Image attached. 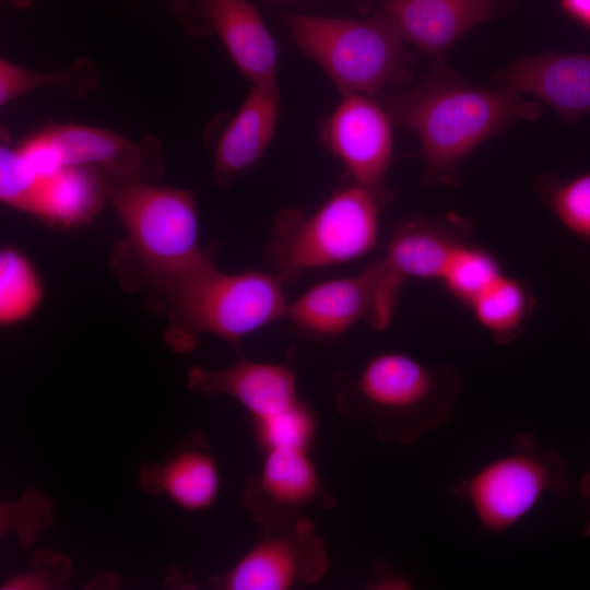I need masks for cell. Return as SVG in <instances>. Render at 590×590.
<instances>
[{"label": "cell", "instance_id": "6da1fadb", "mask_svg": "<svg viewBox=\"0 0 590 590\" xmlns=\"http://www.w3.org/2000/svg\"><path fill=\"white\" fill-rule=\"evenodd\" d=\"M381 98L393 126L416 134L426 185L457 187L460 165L480 144L540 115L539 105L523 101L517 88L477 86L444 60L434 61L415 86L382 93Z\"/></svg>", "mask_w": 590, "mask_h": 590}, {"label": "cell", "instance_id": "7a4b0ae2", "mask_svg": "<svg viewBox=\"0 0 590 590\" xmlns=\"http://www.w3.org/2000/svg\"><path fill=\"white\" fill-rule=\"evenodd\" d=\"M461 389L462 378L452 367L387 351L356 371H339L333 403L344 418L370 427L382 444L408 446L450 421Z\"/></svg>", "mask_w": 590, "mask_h": 590}, {"label": "cell", "instance_id": "3957f363", "mask_svg": "<svg viewBox=\"0 0 590 590\" xmlns=\"http://www.w3.org/2000/svg\"><path fill=\"white\" fill-rule=\"evenodd\" d=\"M286 281L276 271L223 272L211 251L156 293L167 311L164 341L170 350L186 353L209 333L239 351L245 338L285 318Z\"/></svg>", "mask_w": 590, "mask_h": 590}, {"label": "cell", "instance_id": "277c9868", "mask_svg": "<svg viewBox=\"0 0 590 590\" xmlns=\"http://www.w3.org/2000/svg\"><path fill=\"white\" fill-rule=\"evenodd\" d=\"M106 192L126 232V253L155 293L211 252L199 245L192 191L107 177Z\"/></svg>", "mask_w": 590, "mask_h": 590}, {"label": "cell", "instance_id": "5b68a950", "mask_svg": "<svg viewBox=\"0 0 590 590\" xmlns=\"http://www.w3.org/2000/svg\"><path fill=\"white\" fill-rule=\"evenodd\" d=\"M385 202L353 181L337 189L310 214L293 208L280 211L267 248L273 271L290 280L302 271L365 257L378 243Z\"/></svg>", "mask_w": 590, "mask_h": 590}, {"label": "cell", "instance_id": "8992f818", "mask_svg": "<svg viewBox=\"0 0 590 590\" xmlns=\"http://www.w3.org/2000/svg\"><path fill=\"white\" fill-rule=\"evenodd\" d=\"M299 50L316 62L341 94L375 97L408 82L405 40L384 14L366 20L287 15Z\"/></svg>", "mask_w": 590, "mask_h": 590}, {"label": "cell", "instance_id": "52a82bcc", "mask_svg": "<svg viewBox=\"0 0 590 590\" xmlns=\"http://www.w3.org/2000/svg\"><path fill=\"white\" fill-rule=\"evenodd\" d=\"M570 491L564 458L543 448L530 430L514 436L510 451L460 475L449 487L452 497L469 505L482 529L494 534L514 528L544 498L564 499Z\"/></svg>", "mask_w": 590, "mask_h": 590}, {"label": "cell", "instance_id": "ba28073f", "mask_svg": "<svg viewBox=\"0 0 590 590\" xmlns=\"http://www.w3.org/2000/svg\"><path fill=\"white\" fill-rule=\"evenodd\" d=\"M405 280L382 259L351 276L319 282L288 302L285 318L315 339H334L359 321L377 331L392 321Z\"/></svg>", "mask_w": 590, "mask_h": 590}, {"label": "cell", "instance_id": "9c48e42d", "mask_svg": "<svg viewBox=\"0 0 590 590\" xmlns=\"http://www.w3.org/2000/svg\"><path fill=\"white\" fill-rule=\"evenodd\" d=\"M324 541L302 516L266 535L212 586L224 590H290L319 582L329 569Z\"/></svg>", "mask_w": 590, "mask_h": 590}, {"label": "cell", "instance_id": "30bf717a", "mask_svg": "<svg viewBox=\"0 0 590 590\" xmlns=\"http://www.w3.org/2000/svg\"><path fill=\"white\" fill-rule=\"evenodd\" d=\"M392 126L375 97L345 93L321 130L323 143L353 181L386 202L391 199L386 184L393 150Z\"/></svg>", "mask_w": 590, "mask_h": 590}, {"label": "cell", "instance_id": "8fae6325", "mask_svg": "<svg viewBox=\"0 0 590 590\" xmlns=\"http://www.w3.org/2000/svg\"><path fill=\"white\" fill-rule=\"evenodd\" d=\"M324 488L310 450L275 448L263 452L260 471L243 491V504L266 532L303 516Z\"/></svg>", "mask_w": 590, "mask_h": 590}, {"label": "cell", "instance_id": "7c38bea8", "mask_svg": "<svg viewBox=\"0 0 590 590\" xmlns=\"http://www.w3.org/2000/svg\"><path fill=\"white\" fill-rule=\"evenodd\" d=\"M44 132L64 166L93 168L118 181H145L164 172L160 142L146 137L137 142L119 132L79 123H52Z\"/></svg>", "mask_w": 590, "mask_h": 590}, {"label": "cell", "instance_id": "4fadbf2b", "mask_svg": "<svg viewBox=\"0 0 590 590\" xmlns=\"http://www.w3.org/2000/svg\"><path fill=\"white\" fill-rule=\"evenodd\" d=\"M405 42L434 61L476 25L499 13L497 0H374Z\"/></svg>", "mask_w": 590, "mask_h": 590}, {"label": "cell", "instance_id": "5bb4252c", "mask_svg": "<svg viewBox=\"0 0 590 590\" xmlns=\"http://www.w3.org/2000/svg\"><path fill=\"white\" fill-rule=\"evenodd\" d=\"M497 79L546 103L569 125L590 111V54L542 51L516 59Z\"/></svg>", "mask_w": 590, "mask_h": 590}, {"label": "cell", "instance_id": "9a60e30c", "mask_svg": "<svg viewBox=\"0 0 590 590\" xmlns=\"http://www.w3.org/2000/svg\"><path fill=\"white\" fill-rule=\"evenodd\" d=\"M187 385L190 390L205 397H232L251 420L282 411L302 399L296 374L291 366L245 357L222 369L196 366L189 371Z\"/></svg>", "mask_w": 590, "mask_h": 590}, {"label": "cell", "instance_id": "2e32d148", "mask_svg": "<svg viewBox=\"0 0 590 590\" xmlns=\"http://www.w3.org/2000/svg\"><path fill=\"white\" fill-rule=\"evenodd\" d=\"M279 106L276 79L252 84L215 145L212 175L217 187L229 188L261 161L274 135Z\"/></svg>", "mask_w": 590, "mask_h": 590}, {"label": "cell", "instance_id": "e0dca14e", "mask_svg": "<svg viewBox=\"0 0 590 590\" xmlns=\"http://www.w3.org/2000/svg\"><path fill=\"white\" fill-rule=\"evenodd\" d=\"M471 235V223L455 213L410 217L394 227L382 258L405 281L438 282L455 250Z\"/></svg>", "mask_w": 590, "mask_h": 590}, {"label": "cell", "instance_id": "ac0fdd59", "mask_svg": "<svg viewBox=\"0 0 590 590\" xmlns=\"http://www.w3.org/2000/svg\"><path fill=\"white\" fill-rule=\"evenodd\" d=\"M205 21L239 71L252 83L276 79L278 46L247 0H199Z\"/></svg>", "mask_w": 590, "mask_h": 590}, {"label": "cell", "instance_id": "d6986e66", "mask_svg": "<svg viewBox=\"0 0 590 590\" xmlns=\"http://www.w3.org/2000/svg\"><path fill=\"white\" fill-rule=\"evenodd\" d=\"M459 303L497 344L521 335L536 304L530 285L506 273L500 263L485 271Z\"/></svg>", "mask_w": 590, "mask_h": 590}, {"label": "cell", "instance_id": "ffe728a7", "mask_svg": "<svg viewBox=\"0 0 590 590\" xmlns=\"http://www.w3.org/2000/svg\"><path fill=\"white\" fill-rule=\"evenodd\" d=\"M106 179L90 167L64 166L44 180L33 215L61 228L85 225L107 200Z\"/></svg>", "mask_w": 590, "mask_h": 590}, {"label": "cell", "instance_id": "44dd1931", "mask_svg": "<svg viewBox=\"0 0 590 590\" xmlns=\"http://www.w3.org/2000/svg\"><path fill=\"white\" fill-rule=\"evenodd\" d=\"M155 474L160 491L189 511L211 507L221 487L215 457L199 440L174 455Z\"/></svg>", "mask_w": 590, "mask_h": 590}, {"label": "cell", "instance_id": "7402d4cb", "mask_svg": "<svg viewBox=\"0 0 590 590\" xmlns=\"http://www.w3.org/2000/svg\"><path fill=\"white\" fill-rule=\"evenodd\" d=\"M99 83L95 63L81 57L68 68L54 72L27 69L4 58L0 59V105L5 106L20 96L39 87L56 86L82 98L94 92Z\"/></svg>", "mask_w": 590, "mask_h": 590}, {"label": "cell", "instance_id": "603a6c76", "mask_svg": "<svg viewBox=\"0 0 590 590\" xmlns=\"http://www.w3.org/2000/svg\"><path fill=\"white\" fill-rule=\"evenodd\" d=\"M44 288L38 272L14 247L0 251V323L8 327L28 318L39 306Z\"/></svg>", "mask_w": 590, "mask_h": 590}, {"label": "cell", "instance_id": "cb8c5ba5", "mask_svg": "<svg viewBox=\"0 0 590 590\" xmlns=\"http://www.w3.org/2000/svg\"><path fill=\"white\" fill-rule=\"evenodd\" d=\"M534 188L569 233L590 243V172L568 178L542 175Z\"/></svg>", "mask_w": 590, "mask_h": 590}, {"label": "cell", "instance_id": "d4e9b609", "mask_svg": "<svg viewBox=\"0 0 590 590\" xmlns=\"http://www.w3.org/2000/svg\"><path fill=\"white\" fill-rule=\"evenodd\" d=\"M251 426L262 452L275 448L310 450L318 432L317 416L303 399L282 411L251 420Z\"/></svg>", "mask_w": 590, "mask_h": 590}, {"label": "cell", "instance_id": "484cf974", "mask_svg": "<svg viewBox=\"0 0 590 590\" xmlns=\"http://www.w3.org/2000/svg\"><path fill=\"white\" fill-rule=\"evenodd\" d=\"M44 180L27 166L19 150L0 148V199L12 209L34 214Z\"/></svg>", "mask_w": 590, "mask_h": 590}, {"label": "cell", "instance_id": "4316f807", "mask_svg": "<svg viewBox=\"0 0 590 590\" xmlns=\"http://www.w3.org/2000/svg\"><path fill=\"white\" fill-rule=\"evenodd\" d=\"M16 149L31 170L43 180L64 167L58 150L44 130L26 138Z\"/></svg>", "mask_w": 590, "mask_h": 590}, {"label": "cell", "instance_id": "83f0119b", "mask_svg": "<svg viewBox=\"0 0 590 590\" xmlns=\"http://www.w3.org/2000/svg\"><path fill=\"white\" fill-rule=\"evenodd\" d=\"M373 590H410L413 588L412 580L402 573L378 568L365 585Z\"/></svg>", "mask_w": 590, "mask_h": 590}, {"label": "cell", "instance_id": "f1b7e54d", "mask_svg": "<svg viewBox=\"0 0 590 590\" xmlns=\"http://www.w3.org/2000/svg\"><path fill=\"white\" fill-rule=\"evenodd\" d=\"M559 3L573 21L590 30V0H559Z\"/></svg>", "mask_w": 590, "mask_h": 590}, {"label": "cell", "instance_id": "f546056e", "mask_svg": "<svg viewBox=\"0 0 590 590\" xmlns=\"http://www.w3.org/2000/svg\"><path fill=\"white\" fill-rule=\"evenodd\" d=\"M579 493L585 498L590 500V472L583 473L579 480ZM583 535L590 536V508L589 518L585 524Z\"/></svg>", "mask_w": 590, "mask_h": 590}, {"label": "cell", "instance_id": "4dcf8cb0", "mask_svg": "<svg viewBox=\"0 0 590 590\" xmlns=\"http://www.w3.org/2000/svg\"><path fill=\"white\" fill-rule=\"evenodd\" d=\"M15 8H26L31 4L32 0H7Z\"/></svg>", "mask_w": 590, "mask_h": 590}]
</instances>
